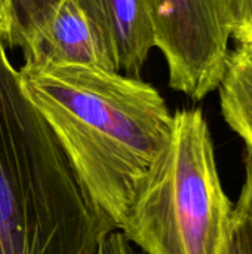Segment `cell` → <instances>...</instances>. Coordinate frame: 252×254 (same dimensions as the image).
I'll return each mask as SVG.
<instances>
[{"label": "cell", "instance_id": "8", "mask_svg": "<svg viewBox=\"0 0 252 254\" xmlns=\"http://www.w3.org/2000/svg\"><path fill=\"white\" fill-rule=\"evenodd\" d=\"M64 0H9L10 39L7 46L28 49L48 28Z\"/></svg>", "mask_w": 252, "mask_h": 254}, {"label": "cell", "instance_id": "1", "mask_svg": "<svg viewBox=\"0 0 252 254\" xmlns=\"http://www.w3.org/2000/svg\"><path fill=\"white\" fill-rule=\"evenodd\" d=\"M94 201L120 231L135 190L169 144L174 115L140 77L85 65L18 70Z\"/></svg>", "mask_w": 252, "mask_h": 254}, {"label": "cell", "instance_id": "12", "mask_svg": "<svg viewBox=\"0 0 252 254\" xmlns=\"http://www.w3.org/2000/svg\"><path fill=\"white\" fill-rule=\"evenodd\" d=\"M97 254H134L129 240L119 229L110 232L98 246Z\"/></svg>", "mask_w": 252, "mask_h": 254}, {"label": "cell", "instance_id": "3", "mask_svg": "<svg viewBox=\"0 0 252 254\" xmlns=\"http://www.w3.org/2000/svg\"><path fill=\"white\" fill-rule=\"evenodd\" d=\"M232 216L202 110H177L171 141L135 190L120 231L146 254H220Z\"/></svg>", "mask_w": 252, "mask_h": 254}, {"label": "cell", "instance_id": "2", "mask_svg": "<svg viewBox=\"0 0 252 254\" xmlns=\"http://www.w3.org/2000/svg\"><path fill=\"white\" fill-rule=\"evenodd\" d=\"M113 231L0 39V254H97Z\"/></svg>", "mask_w": 252, "mask_h": 254}, {"label": "cell", "instance_id": "9", "mask_svg": "<svg viewBox=\"0 0 252 254\" xmlns=\"http://www.w3.org/2000/svg\"><path fill=\"white\" fill-rule=\"evenodd\" d=\"M220 254H252V225L248 217L233 208L232 223Z\"/></svg>", "mask_w": 252, "mask_h": 254}, {"label": "cell", "instance_id": "11", "mask_svg": "<svg viewBox=\"0 0 252 254\" xmlns=\"http://www.w3.org/2000/svg\"><path fill=\"white\" fill-rule=\"evenodd\" d=\"M236 208L241 210L252 225V152L247 150V161H245V182L239 195V201Z\"/></svg>", "mask_w": 252, "mask_h": 254}, {"label": "cell", "instance_id": "4", "mask_svg": "<svg viewBox=\"0 0 252 254\" xmlns=\"http://www.w3.org/2000/svg\"><path fill=\"white\" fill-rule=\"evenodd\" d=\"M154 48L163 54L169 86L202 100L218 88L232 25L227 0H147Z\"/></svg>", "mask_w": 252, "mask_h": 254}, {"label": "cell", "instance_id": "5", "mask_svg": "<svg viewBox=\"0 0 252 254\" xmlns=\"http://www.w3.org/2000/svg\"><path fill=\"white\" fill-rule=\"evenodd\" d=\"M24 58L25 64L33 65H85L117 71L101 30L76 0L61 3L48 28L24 51Z\"/></svg>", "mask_w": 252, "mask_h": 254}, {"label": "cell", "instance_id": "7", "mask_svg": "<svg viewBox=\"0 0 252 254\" xmlns=\"http://www.w3.org/2000/svg\"><path fill=\"white\" fill-rule=\"evenodd\" d=\"M217 89L226 122L252 152V43H239L229 54Z\"/></svg>", "mask_w": 252, "mask_h": 254}, {"label": "cell", "instance_id": "6", "mask_svg": "<svg viewBox=\"0 0 252 254\" xmlns=\"http://www.w3.org/2000/svg\"><path fill=\"white\" fill-rule=\"evenodd\" d=\"M101 30L117 71L140 77L154 31L147 0H76Z\"/></svg>", "mask_w": 252, "mask_h": 254}, {"label": "cell", "instance_id": "10", "mask_svg": "<svg viewBox=\"0 0 252 254\" xmlns=\"http://www.w3.org/2000/svg\"><path fill=\"white\" fill-rule=\"evenodd\" d=\"M232 37L238 43H252V0H227Z\"/></svg>", "mask_w": 252, "mask_h": 254}, {"label": "cell", "instance_id": "13", "mask_svg": "<svg viewBox=\"0 0 252 254\" xmlns=\"http://www.w3.org/2000/svg\"><path fill=\"white\" fill-rule=\"evenodd\" d=\"M10 4L9 0H0V39L7 46L9 39H10Z\"/></svg>", "mask_w": 252, "mask_h": 254}]
</instances>
